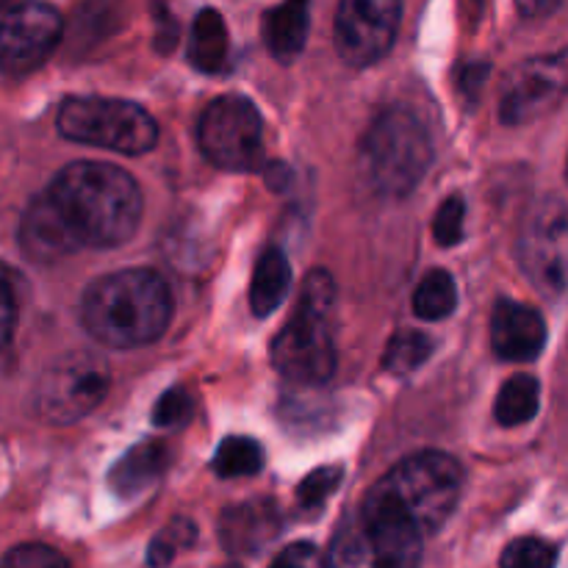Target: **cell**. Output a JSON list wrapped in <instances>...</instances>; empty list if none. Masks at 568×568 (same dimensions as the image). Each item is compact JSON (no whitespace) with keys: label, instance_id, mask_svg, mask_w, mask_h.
Masks as SVG:
<instances>
[{"label":"cell","instance_id":"8fae6325","mask_svg":"<svg viewBox=\"0 0 568 568\" xmlns=\"http://www.w3.org/2000/svg\"><path fill=\"white\" fill-rule=\"evenodd\" d=\"M403 0H342L336 14V50L349 67L381 61L397 39Z\"/></svg>","mask_w":568,"mask_h":568},{"label":"cell","instance_id":"7c38bea8","mask_svg":"<svg viewBox=\"0 0 568 568\" xmlns=\"http://www.w3.org/2000/svg\"><path fill=\"white\" fill-rule=\"evenodd\" d=\"M64 37V20L50 3H17L3 17V72L28 75L53 55Z\"/></svg>","mask_w":568,"mask_h":568},{"label":"cell","instance_id":"8992f818","mask_svg":"<svg viewBox=\"0 0 568 568\" xmlns=\"http://www.w3.org/2000/svg\"><path fill=\"white\" fill-rule=\"evenodd\" d=\"M59 133L70 142L144 155L159 142V125L142 105L120 98L72 94L59 109Z\"/></svg>","mask_w":568,"mask_h":568},{"label":"cell","instance_id":"e0dca14e","mask_svg":"<svg viewBox=\"0 0 568 568\" xmlns=\"http://www.w3.org/2000/svg\"><path fill=\"white\" fill-rule=\"evenodd\" d=\"M189 61L209 75L225 72L231 64V37H227V26L216 9H203L194 17L192 37H189Z\"/></svg>","mask_w":568,"mask_h":568},{"label":"cell","instance_id":"83f0119b","mask_svg":"<svg viewBox=\"0 0 568 568\" xmlns=\"http://www.w3.org/2000/svg\"><path fill=\"white\" fill-rule=\"evenodd\" d=\"M3 564L17 566V568H59V566H67V558L55 552L53 547L26 544V547H17L11 549V552H6Z\"/></svg>","mask_w":568,"mask_h":568},{"label":"cell","instance_id":"2e32d148","mask_svg":"<svg viewBox=\"0 0 568 568\" xmlns=\"http://www.w3.org/2000/svg\"><path fill=\"white\" fill-rule=\"evenodd\" d=\"M311 26L308 0H281L264 14V42L277 61L288 64L305 48Z\"/></svg>","mask_w":568,"mask_h":568},{"label":"cell","instance_id":"5bb4252c","mask_svg":"<svg viewBox=\"0 0 568 568\" xmlns=\"http://www.w3.org/2000/svg\"><path fill=\"white\" fill-rule=\"evenodd\" d=\"M281 527V510L272 499H250V503L231 505L220 516V541L236 558H250L275 541Z\"/></svg>","mask_w":568,"mask_h":568},{"label":"cell","instance_id":"4dcf8cb0","mask_svg":"<svg viewBox=\"0 0 568 568\" xmlns=\"http://www.w3.org/2000/svg\"><path fill=\"white\" fill-rule=\"evenodd\" d=\"M564 0H516V9L525 20H544V17L555 14Z\"/></svg>","mask_w":568,"mask_h":568},{"label":"cell","instance_id":"9c48e42d","mask_svg":"<svg viewBox=\"0 0 568 568\" xmlns=\"http://www.w3.org/2000/svg\"><path fill=\"white\" fill-rule=\"evenodd\" d=\"M519 264L544 297L568 292V205L547 197L532 205L521 225Z\"/></svg>","mask_w":568,"mask_h":568},{"label":"cell","instance_id":"603a6c76","mask_svg":"<svg viewBox=\"0 0 568 568\" xmlns=\"http://www.w3.org/2000/svg\"><path fill=\"white\" fill-rule=\"evenodd\" d=\"M558 560V549L552 544L541 541V538H516L508 544L499 564L510 568H549Z\"/></svg>","mask_w":568,"mask_h":568},{"label":"cell","instance_id":"5b68a950","mask_svg":"<svg viewBox=\"0 0 568 568\" xmlns=\"http://www.w3.org/2000/svg\"><path fill=\"white\" fill-rule=\"evenodd\" d=\"M433 161V139L425 122L403 105L381 111L361 144L366 181L383 197H408Z\"/></svg>","mask_w":568,"mask_h":568},{"label":"cell","instance_id":"277c9868","mask_svg":"<svg viewBox=\"0 0 568 568\" xmlns=\"http://www.w3.org/2000/svg\"><path fill=\"white\" fill-rule=\"evenodd\" d=\"M336 281L331 272L314 270L305 275L297 308L272 342V366L286 381L300 386H320L336 372Z\"/></svg>","mask_w":568,"mask_h":568},{"label":"cell","instance_id":"7a4b0ae2","mask_svg":"<svg viewBox=\"0 0 568 568\" xmlns=\"http://www.w3.org/2000/svg\"><path fill=\"white\" fill-rule=\"evenodd\" d=\"M142 220V192L125 170L105 161H72L28 203L20 247L33 261L78 250L120 247Z\"/></svg>","mask_w":568,"mask_h":568},{"label":"cell","instance_id":"44dd1931","mask_svg":"<svg viewBox=\"0 0 568 568\" xmlns=\"http://www.w3.org/2000/svg\"><path fill=\"white\" fill-rule=\"evenodd\" d=\"M211 469L222 480H236V477H253L264 469V449L258 442L247 436H231L216 447Z\"/></svg>","mask_w":568,"mask_h":568},{"label":"cell","instance_id":"4316f807","mask_svg":"<svg viewBox=\"0 0 568 568\" xmlns=\"http://www.w3.org/2000/svg\"><path fill=\"white\" fill-rule=\"evenodd\" d=\"M192 416V397L183 388H170L161 394V399L153 408V425L159 427H178Z\"/></svg>","mask_w":568,"mask_h":568},{"label":"cell","instance_id":"30bf717a","mask_svg":"<svg viewBox=\"0 0 568 568\" xmlns=\"http://www.w3.org/2000/svg\"><path fill=\"white\" fill-rule=\"evenodd\" d=\"M568 94V48L532 55L508 72L499 89V116L505 125H527L558 109Z\"/></svg>","mask_w":568,"mask_h":568},{"label":"cell","instance_id":"3957f363","mask_svg":"<svg viewBox=\"0 0 568 568\" xmlns=\"http://www.w3.org/2000/svg\"><path fill=\"white\" fill-rule=\"evenodd\" d=\"M170 316V286L150 270H120L98 277L81 300V325L89 336L116 349L153 344L166 331Z\"/></svg>","mask_w":568,"mask_h":568},{"label":"cell","instance_id":"f546056e","mask_svg":"<svg viewBox=\"0 0 568 568\" xmlns=\"http://www.w3.org/2000/svg\"><path fill=\"white\" fill-rule=\"evenodd\" d=\"M3 300H6V344H11V333H14V325H17V275L11 266H6Z\"/></svg>","mask_w":568,"mask_h":568},{"label":"cell","instance_id":"d4e9b609","mask_svg":"<svg viewBox=\"0 0 568 568\" xmlns=\"http://www.w3.org/2000/svg\"><path fill=\"white\" fill-rule=\"evenodd\" d=\"M194 538H197V532H194L192 521H186V519L172 521L166 530H161V536L155 538L153 547H150L148 564H155V566L170 564V560H175L178 552H183V549L192 547Z\"/></svg>","mask_w":568,"mask_h":568},{"label":"cell","instance_id":"7402d4cb","mask_svg":"<svg viewBox=\"0 0 568 568\" xmlns=\"http://www.w3.org/2000/svg\"><path fill=\"white\" fill-rule=\"evenodd\" d=\"M433 338L422 331H399L394 333L392 342H388L386 355H383V366L397 375L405 372H414L425 364L433 355Z\"/></svg>","mask_w":568,"mask_h":568},{"label":"cell","instance_id":"4fadbf2b","mask_svg":"<svg viewBox=\"0 0 568 568\" xmlns=\"http://www.w3.org/2000/svg\"><path fill=\"white\" fill-rule=\"evenodd\" d=\"M547 325L536 308L516 300H499L491 314V347L503 361L530 364L544 353Z\"/></svg>","mask_w":568,"mask_h":568},{"label":"cell","instance_id":"52a82bcc","mask_svg":"<svg viewBox=\"0 0 568 568\" xmlns=\"http://www.w3.org/2000/svg\"><path fill=\"white\" fill-rule=\"evenodd\" d=\"M111 369L98 353L75 349L55 358L37 383V414L48 425H75L105 399Z\"/></svg>","mask_w":568,"mask_h":568},{"label":"cell","instance_id":"6da1fadb","mask_svg":"<svg viewBox=\"0 0 568 568\" xmlns=\"http://www.w3.org/2000/svg\"><path fill=\"white\" fill-rule=\"evenodd\" d=\"M464 469L447 453H416L394 466L361 505L358 525L338 532L327 560L336 566H414L422 544L458 508Z\"/></svg>","mask_w":568,"mask_h":568},{"label":"cell","instance_id":"d6986e66","mask_svg":"<svg viewBox=\"0 0 568 568\" xmlns=\"http://www.w3.org/2000/svg\"><path fill=\"white\" fill-rule=\"evenodd\" d=\"M538 403H541V386H538L536 377L514 375L499 388L497 403H494V416H497L503 427L527 425L538 414Z\"/></svg>","mask_w":568,"mask_h":568},{"label":"cell","instance_id":"9a60e30c","mask_svg":"<svg viewBox=\"0 0 568 568\" xmlns=\"http://www.w3.org/2000/svg\"><path fill=\"white\" fill-rule=\"evenodd\" d=\"M170 464V449L164 442H144L139 447L128 449L120 458V464L109 471V486L114 488L116 497H139L148 491L159 477L164 475Z\"/></svg>","mask_w":568,"mask_h":568},{"label":"cell","instance_id":"ac0fdd59","mask_svg":"<svg viewBox=\"0 0 568 568\" xmlns=\"http://www.w3.org/2000/svg\"><path fill=\"white\" fill-rule=\"evenodd\" d=\"M288 286H292V264L283 255V250L266 247L253 270V283H250V308H253V314H275L283 300H286Z\"/></svg>","mask_w":568,"mask_h":568},{"label":"cell","instance_id":"484cf974","mask_svg":"<svg viewBox=\"0 0 568 568\" xmlns=\"http://www.w3.org/2000/svg\"><path fill=\"white\" fill-rule=\"evenodd\" d=\"M464 200L455 194V197L444 200L442 209H438L436 220H433V236L442 247H455V244L464 239Z\"/></svg>","mask_w":568,"mask_h":568},{"label":"cell","instance_id":"ffe728a7","mask_svg":"<svg viewBox=\"0 0 568 568\" xmlns=\"http://www.w3.org/2000/svg\"><path fill=\"white\" fill-rule=\"evenodd\" d=\"M458 305V286L447 270H430L414 292V314L425 322H438L449 316Z\"/></svg>","mask_w":568,"mask_h":568},{"label":"cell","instance_id":"ba28073f","mask_svg":"<svg viewBox=\"0 0 568 568\" xmlns=\"http://www.w3.org/2000/svg\"><path fill=\"white\" fill-rule=\"evenodd\" d=\"M200 153L225 172H253L264 159V122L244 94L211 100L197 120Z\"/></svg>","mask_w":568,"mask_h":568},{"label":"cell","instance_id":"cb8c5ba5","mask_svg":"<svg viewBox=\"0 0 568 568\" xmlns=\"http://www.w3.org/2000/svg\"><path fill=\"white\" fill-rule=\"evenodd\" d=\"M338 486H342V466H322V469L311 471L297 488L300 508L320 510Z\"/></svg>","mask_w":568,"mask_h":568},{"label":"cell","instance_id":"f1b7e54d","mask_svg":"<svg viewBox=\"0 0 568 568\" xmlns=\"http://www.w3.org/2000/svg\"><path fill=\"white\" fill-rule=\"evenodd\" d=\"M272 564L275 566H322V564H331V560L322 558V552L314 547V544L300 541V544H294V547L283 549V552L277 555Z\"/></svg>","mask_w":568,"mask_h":568}]
</instances>
